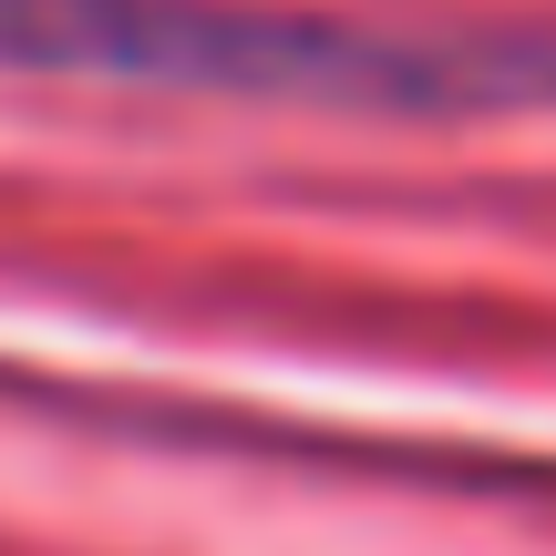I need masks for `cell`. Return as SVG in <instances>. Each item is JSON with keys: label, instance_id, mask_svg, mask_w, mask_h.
<instances>
[{"label": "cell", "instance_id": "obj_1", "mask_svg": "<svg viewBox=\"0 0 556 556\" xmlns=\"http://www.w3.org/2000/svg\"><path fill=\"white\" fill-rule=\"evenodd\" d=\"M0 62L248 103H351V114L556 103V31H402L248 0H0Z\"/></svg>", "mask_w": 556, "mask_h": 556}]
</instances>
